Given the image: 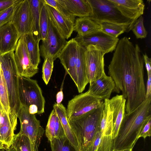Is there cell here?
I'll return each instance as SVG.
<instances>
[{"instance_id":"cell-33","label":"cell","mask_w":151,"mask_h":151,"mask_svg":"<svg viewBox=\"0 0 151 151\" xmlns=\"http://www.w3.org/2000/svg\"><path fill=\"white\" fill-rule=\"evenodd\" d=\"M20 0H18L13 5L0 12V28L10 21L14 11Z\"/></svg>"},{"instance_id":"cell-45","label":"cell","mask_w":151,"mask_h":151,"mask_svg":"<svg viewBox=\"0 0 151 151\" xmlns=\"http://www.w3.org/2000/svg\"><path fill=\"white\" fill-rule=\"evenodd\" d=\"M1 62H0V71L1 70Z\"/></svg>"},{"instance_id":"cell-40","label":"cell","mask_w":151,"mask_h":151,"mask_svg":"<svg viewBox=\"0 0 151 151\" xmlns=\"http://www.w3.org/2000/svg\"><path fill=\"white\" fill-rule=\"evenodd\" d=\"M151 96V73L147 74L146 96Z\"/></svg>"},{"instance_id":"cell-24","label":"cell","mask_w":151,"mask_h":151,"mask_svg":"<svg viewBox=\"0 0 151 151\" xmlns=\"http://www.w3.org/2000/svg\"><path fill=\"white\" fill-rule=\"evenodd\" d=\"M95 21L100 25L101 30L102 31L114 38H118L125 32L130 31L132 27L131 24H119L107 22Z\"/></svg>"},{"instance_id":"cell-14","label":"cell","mask_w":151,"mask_h":151,"mask_svg":"<svg viewBox=\"0 0 151 151\" xmlns=\"http://www.w3.org/2000/svg\"><path fill=\"white\" fill-rule=\"evenodd\" d=\"M78 45L74 38L71 39L67 41L58 57L66 73L69 75L76 85L77 84V77L75 63Z\"/></svg>"},{"instance_id":"cell-25","label":"cell","mask_w":151,"mask_h":151,"mask_svg":"<svg viewBox=\"0 0 151 151\" xmlns=\"http://www.w3.org/2000/svg\"><path fill=\"white\" fill-rule=\"evenodd\" d=\"M31 12L33 22L32 34L36 40L40 41L39 22L40 0H28Z\"/></svg>"},{"instance_id":"cell-43","label":"cell","mask_w":151,"mask_h":151,"mask_svg":"<svg viewBox=\"0 0 151 151\" xmlns=\"http://www.w3.org/2000/svg\"><path fill=\"white\" fill-rule=\"evenodd\" d=\"M0 151H15V150L13 148L10 147L9 149L7 150H0Z\"/></svg>"},{"instance_id":"cell-4","label":"cell","mask_w":151,"mask_h":151,"mask_svg":"<svg viewBox=\"0 0 151 151\" xmlns=\"http://www.w3.org/2000/svg\"><path fill=\"white\" fill-rule=\"evenodd\" d=\"M1 69L6 86L10 107V119L17 122L21 104L18 92V75L14 58V51L0 55Z\"/></svg>"},{"instance_id":"cell-5","label":"cell","mask_w":151,"mask_h":151,"mask_svg":"<svg viewBox=\"0 0 151 151\" xmlns=\"http://www.w3.org/2000/svg\"><path fill=\"white\" fill-rule=\"evenodd\" d=\"M18 92L21 105L31 114L44 112L45 100L36 80L18 76Z\"/></svg>"},{"instance_id":"cell-1","label":"cell","mask_w":151,"mask_h":151,"mask_svg":"<svg viewBox=\"0 0 151 151\" xmlns=\"http://www.w3.org/2000/svg\"><path fill=\"white\" fill-rule=\"evenodd\" d=\"M144 60L138 44L126 37L119 40L108 66V73L115 83L113 92L126 99L125 112H130L146 97L144 80Z\"/></svg>"},{"instance_id":"cell-15","label":"cell","mask_w":151,"mask_h":151,"mask_svg":"<svg viewBox=\"0 0 151 151\" xmlns=\"http://www.w3.org/2000/svg\"><path fill=\"white\" fill-rule=\"evenodd\" d=\"M20 36L10 21L0 28V55L14 51Z\"/></svg>"},{"instance_id":"cell-36","label":"cell","mask_w":151,"mask_h":151,"mask_svg":"<svg viewBox=\"0 0 151 151\" xmlns=\"http://www.w3.org/2000/svg\"><path fill=\"white\" fill-rule=\"evenodd\" d=\"M100 130L97 131L86 151H97L100 142Z\"/></svg>"},{"instance_id":"cell-41","label":"cell","mask_w":151,"mask_h":151,"mask_svg":"<svg viewBox=\"0 0 151 151\" xmlns=\"http://www.w3.org/2000/svg\"><path fill=\"white\" fill-rule=\"evenodd\" d=\"M56 104H61L63 99V93L61 90L58 92L56 95Z\"/></svg>"},{"instance_id":"cell-20","label":"cell","mask_w":151,"mask_h":151,"mask_svg":"<svg viewBox=\"0 0 151 151\" xmlns=\"http://www.w3.org/2000/svg\"><path fill=\"white\" fill-rule=\"evenodd\" d=\"M64 130L65 135L75 148L76 151H82L79 143L73 132L68 120L67 109L62 104L55 103L53 106Z\"/></svg>"},{"instance_id":"cell-38","label":"cell","mask_w":151,"mask_h":151,"mask_svg":"<svg viewBox=\"0 0 151 151\" xmlns=\"http://www.w3.org/2000/svg\"><path fill=\"white\" fill-rule=\"evenodd\" d=\"M18 0H0V12L13 5Z\"/></svg>"},{"instance_id":"cell-35","label":"cell","mask_w":151,"mask_h":151,"mask_svg":"<svg viewBox=\"0 0 151 151\" xmlns=\"http://www.w3.org/2000/svg\"><path fill=\"white\" fill-rule=\"evenodd\" d=\"M151 116L150 117L143 126L139 136L138 139L142 137L145 139L151 136Z\"/></svg>"},{"instance_id":"cell-11","label":"cell","mask_w":151,"mask_h":151,"mask_svg":"<svg viewBox=\"0 0 151 151\" xmlns=\"http://www.w3.org/2000/svg\"><path fill=\"white\" fill-rule=\"evenodd\" d=\"M74 39L79 45L86 47L90 45H95L105 54L114 50L119 40L101 30L84 36L77 35Z\"/></svg>"},{"instance_id":"cell-7","label":"cell","mask_w":151,"mask_h":151,"mask_svg":"<svg viewBox=\"0 0 151 151\" xmlns=\"http://www.w3.org/2000/svg\"><path fill=\"white\" fill-rule=\"evenodd\" d=\"M20 124V132L28 136L33 145L34 151L38 149L45 130L35 114H30L28 109L21 105L18 116Z\"/></svg>"},{"instance_id":"cell-3","label":"cell","mask_w":151,"mask_h":151,"mask_svg":"<svg viewBox=\"0 0 151 151\" xmlns=\"http://www.w3.org/2000/svg\"><path fill=\"white\" fill-rule=\"evenodd\" d=\"M103 103L78 118L68 120L82 151H86L96 132L100 130Z\"/></svg>"},{"instance_id":"cell-10","label":"cell","mask_w":151,"mask_h":151,"mask_svg":"<svg viewBox=\"0 0 151 151\" xmlns=\"http://www.w3.org/2000/svg\"><path fill=\"white\" fill-rule=\"evenodd\" d=\"M105 53L95 45L86 47L85 59L87 77L90 83L105 74L104 71Z\"/></svg>"},{"instance_id":"cell-42","label":"cell","mask_w":151,"mask_h":151,"mask_svg":"<svg viewBox=\"0 0 151 151\" xmlns=\"http://www.w3.org/2000/svg\"><path fill=\"white\" fill-rule=\"evenodd\" d=\"M132 149H125L120 150L116 149H113L112 151H132Z\"/></svg>"},{"instance_id":"cell-22","label":"cell","mask_w":151,"mask_h":151,"mask_svg":"<svg viewBox=\"0 0 151 151\" xmlns=\"http://www.w3.org/2000/svg\"><path fill=\"white\" fill-rule=\"evenodd\" d=\"M101 29L100 25L89 17L77 18L74 23L73 31L77 35L85 36Z\"/></svg>"},{"instance_id":"cell-17","label":"cell","mask_w":151,"mask_h":151,"mask_svg":"<svg viewBox=\"0 0 151 151\" xmlns=\"http://www.w3.org/2000/svg\"><path fill=\"white\" fill-rule=\"evenodd\" d=\"M89 84L88 91L90 93L102 101L109 99L115 86L111 77L106 74Z\"/></svg>"},{"instance_id":"cell-31","label":"cell","mask_w":151,"mask_h":151,"mask_svg":"<svg viewBox=\"0 0 151 151\" xmlns=\"http://www.w3.org/2000/svg\"><path fill=\"white\" fill-rule=\"evenodd\" d=\"M131 30L137 39H143L146 37L147 32L144 25V18L142 16L134 22Z\"/></svg>"},{"instance_id":"cell-28","label":"cell","mask_w":151,"mask_h":151,"mask_svg":"<svg viewBox=\"0 0 151 151\" xmlns=\"http://www.w3.org/2000/svg\"><path fill=\"white\" fill-rule=\"evenodd\" d=\"M50 142L52 151H76L65 136L55 137Z\"/></svg>"},{"instance_id":"cell-26","label":"cell","mask_w":151,"mask_h":151,"mask_svg":"<svg viewBox=\"0 0 151 151\" xmlns=\"http://www.w3.org/2000/svg\"><path fill=\"white\" fill-rule=\"evenodd\" d=\"M10 147L15 151H34L30 139L20 131L17 134H15Z\"/></svg>"},{"instance_id":"cell-34","label":"cell","mask_w":151,"mask_h":151,"mask_svg":"<svg viewBox=\"0 0 151 151\" xmlns=\"http://www.w3.org/2000/svg\"><path fill=\"white\" fill-rule=\"evenodd\" d=\"M44 59L42 68V78L45 84L47 85L51 76L54 61L48 58H46Z\"/></svg>"},{"instance_id":"cell-8","label":"cell","mask_w":151,"mask_h":151,"mask_svg":"<svg viewBox=\"0 0 151 151\" xmlns=\"http://www.w3.org/2000/svg\"><path fill=\"white\" fill-rule=\"evenodd\" d=\"M67 41L49 18L48 28L45 39L40 47V55L45 59L48 58L54 61L58 58Z\"/></svg>"},{"instance_id":"cell-13","label":"cell","mask_w":151,"mask_h":151,"mask_svg":"<svg viewBox=\"0 0 151 151\" xmlns=\"http://www.w3.org/2000/svg\"><path fill=\"white\" fill-rule=\"evenodd\" d=\"M10 21L15 27L20 37L32 33V19L28 0H20Z\"/></svg>"},{"instance_id":"cell-21","label":"cell","mask_w":151,"mask_h":151,"mask_svg":"<svg viewBox=\"0 0 151 151\" xmlns=\"http://www.w3.org/2000/svg\"><path fill=\"white\" fill-rule=\"evenodd\" d=\"M70 13L79 17H90L92 10L87 0H62Z\"/></svg>"},{"instance_id":"cell-19","label":"cell","mask_w":151,"mask_h":151,"mask_svg":"<svg viewBox=\"0 0 151 151\" xmlns=\"http://www.w3.org/2000/svg\"><path fill=\"white\" fill-rule=\"evenodd\" d=\"M86 50V47L78 45L75 63V69L77 77L76 86L79 93H82L84 90L89 83L85 63Z\"/></svg>"},{"instance_id":"cell-39","label":"cell","mask_w":151,"mask_h":151,"mask_svg":"<svg viewBox=\"0 0 151 151\" xmlns=\"http://www.w3.org/2000/svg\"><path fill=\"white\" fill-rule=\"evenodd\" d=\"M145 64V66L147 72V74L151 73V59L149 58L146 53L142 54Z\"/></svg>"},{"instance_id":"cell-37","label":"cell","mask_w":151,"mask_h":151,"mask_svg":"<svg viewBox=\"0 0 151 151\" xmlns=\"http://www.w3.org/2000/svg\"><path fill=\"white\" fill-rule=\"evenodd\" d=\"M55 135L56 138L60 137L65 136L63 129L57 114L55 128Z\"/></svg>"},{"instance_id":"cell-12","label":"cell","mask_w":151,"mask_h":151,"mask_svg":"<svg viewBox=\"0 0 151 151\" xmlns=\"http://www.w3.org/2000/svg\"><path fill=\"white\" fill-rule=\"evenodd\" d=\"M14 58L19 76L30 78L38 72V68L35 67L31 62L23 36L18 41Z\"/></svg>"},{"instance_id":"cell-32","label":"cell","mask_w":151,"mask_h":151,"mask_svg":"<svg viewBox=\"0 0 151 151\" xmlns=\"http://www.w3.org/2000/svg\"><path fill=\"white\" fill-rule=\"evenodd\" d=\"M56 114L54 109L51 112L49 116L45 129V135L50 142L55 138V128Z\"/></svg>"},{"instance_id":"cell-16","label":"cell","mask_w":151,"mask_h":151,"mask_svg":"<svg viewBox=\"0 0 151 151\" xmlns=\"http://www.w3.org/2000/svg\"><path fill=\"white\" fill-rule=\"evenodd\" d=\"M125 17L134 22L144 13L142 0H110Z\"/></svg>"},{"instance_id":"cell-6","label":"cell","mask_w":151,"mask_h":151,"mask_svg":"<svg viewBox=\"0 0 151 151\" xmlns=\"http://www.w3.org/2000/svg\"><path fill=\"white\" fill-rule=\"evenodd\" d=\"M92 10L89 17L96 21L119 24H131L134 22L124 17L110 0H87Z\"/></svg>"},{"instance_id":"cell-23","label":"cell","mask_w":151,"mask_h":151,"mask_svg":"<svg viewBox=\"0 0 151 151\" xmlns=\"http://www.w3.org/2000/svg\"><path fill=\"white\" fill-rule=\"evenodd\" d=\"M23 36L31 62L35 67L38 68L40 62V41L35 40L32 33L26 34Z\"/></svg>"},{"instance_id":"cell-29","label":"cell","mask_w":151,"mask_h":151,"mask_svg":"<svg viewBox=\"0 0 151 151\" xmlns=\"http://www.w3.org/2000/svg\"><path fill=\"white\" fill-rule=\"evenodd\" d=\"M45 3L52 7L63 17L74 23L76 17L68 11L62 0H44Z\"/></svg>"},{"instance_id":"cell-9","label":"cell","mask_w":151,"mask_h":151,"mask_svg":"<svg viewBox=\"0 0 151 151\" xmlns=\"http://www.w3.org/2000/svg\"><path fill=\"white\" fill-rule=\"evenodd\" d=\"M104 102L87 91L70 100L67 109L68 120H73L100 106Z\"/></svg>"},{"instance_id":"cell-18","label":"cell","mask_w":151,"mask_h":151,"mask_svg":"<svg viewBox=\"0 0 151 151\" xmlns=\"http://www.w3.org/2000/svg\"><path fill=\"white\" fill-rule=\"evenodd\" d=\"M45 4L49 19L64 37L68 40L73 31L74 23L62 16L53 7Z\"/></svg>"},{"instance_id":"cell-27","label":"cell","mask_w":151,"mask_h":151,"mask_svg":"<svg viewBox=\"0 0 151 151\" xmlns=\"http://www.w3.org/2000/svg\"><path fill=\"white\" fill-rule=\"evenodd\" d=\"M40 40H44L47 36L49 17L44 0L40 1Z\"/></svg>"},{"instance_id":"cell-30","label":"cell","mask_w":151,"mask_h":151,"mask_svg":"<svg viewBox=\"0 0 151 151\" xmlns=\"http://www.w3.org/2000/svg\"><path fill=\"white\" fill-rule=\"evenodd\" d=\"M0 103L2 107L9 115L10 110L8 91L2 69L0 71Z\"/></svg>"},{"instance_id":"cell-2","label":"cell","mask_w":151,"mask_h":151,"mask_svg":"<svg viewBox=\"0 0 151 151\" xmlns=\"http://www.w3.org/2000/svg\"><path fill=\"white\" fill-rule=\"evenodd\" d=\"M151 116V96L130 112L124 115L117 135L113 140V149H133L141 130Z\"/></svg>"},{"instance_id":"cell-44","label":"cell","mask_w":151,"mask_h":151,"mask_svg":"<svg viewBox=\"0 0 151 151\" xmlns=\"http://www.w3.org/2000/svg\"><path fill=\"white\" fill-rule=\"evenodd\" d=\"M1 106L0 103V118L1 116Z\"/></svg>"}]
</instances>
